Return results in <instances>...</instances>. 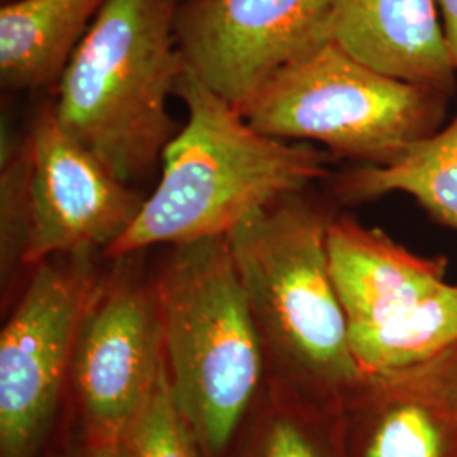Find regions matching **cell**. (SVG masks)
<instances>
[{
	"instance_id": "e0dca14e",
	"label": "cell",
	"mask_w": 457,
	"mask_h": 457,
	"mask_svg": "<svg viewBox=\"0 0 457 457\" xmlns=\"http://www.w3.org/2000/svg\"><path fill=\"white\" fill-rule=\"evenodd\" d=\"M2 146L7 147L4 143ZM31 232V154L28 137L16 147H2L0 177V268L2 285H9L24 266Z\"/></svg>"
},
{
	"instance_id": "30bf717a",
	"label": "cell",
	"mask_w": 457,
	"mask_h": 457,
	"mask_svg": "<svg viewBox=\"0 0 457 457\" xmlns=\"http://www.w3.org/2000/svg\"><path fill=\"white\" fill-rule=\"evenodd\" d=\"M349 457H457V343L364 373L341 407Z\"/></svg>"
},
{
	"instance_id": "4fadbf2b",
	"label": "cell",
	"mask_w": 457,
	"mask_h": 457,
	"mask_svg": "<svg viewBox=\"0 0 457 457\" xmlns=\"http://www.w3.org/2000/svg\"><path fill=\"white\" fill-rule=\"evenodd\" d=\"M105 0H11L0 7V83L5 90L58 85Z\"/></svg>"
},
{
	"instance_id": "3957f363",
	"label": "cell",
	"mask_w": 457,
	"mask_h": 457,
	"mask_svg": "<svg viewBox=\"0 0 457 457\" xmlns=\"http://www.w3.org/2000/svg\"><path fill=\"white\" fill-rule=\"evenodd\" d=\"M181 0H105L56 85L62 129L134 185L177 136L168 112L185 62L175 37Z\"/></svg>"
},
{
	"instance_id": "ac0fdd59",
	"label": "cell",
	"mask_w": 457,
	"mask_h": 457,
	"mask_svg": "<svg viewBox=\"0 0 457 457\" xmlns=\"http://www.w3.org/2000/svg\"><path fill=\"white\" fill-rule=\"evenodd\" d=\"M111 457H205L170 392L168 375Z\"/></svg>"
},
{
	"instance_id": "277c9868",
	"label": "cell",
	"mask_w": 457,
	"mask_h": 457,
	"mask_svg": "<svg viewBox=\"0 0 457 457\" xmlns=\"http://www.w3.org/2000/svg\"><path fill=\"white\" fill-rule=\"evenodd\" d=\"M154 283L170 392L205 457H224L268 383L228 236L171 245Z\"/></svg>"
},
{
	"instance_id": "9c48e42d",
	"label": "cell",
	"mask_w": 457,
	"mask_h": 457,
	"mask_svg": "<svg viewBox=\"0 0 457 457\" xmlns=\"http://www.w3.org/2000/svg\"><path fill=\"white\" fill-rule=\"evenodd\" d=\"M28 145L31 232L24 266L77 251L104 253L131 228L146 196L71 139L53 107L36 117Z\"/></svg>"
},
{
	"instance_id": "8fae6325",
	"label": "cell",
	"mask_w": 457,
	"mask_h": 457,
	"mask_svg": "<svg viewBox=\"0 0 457 457\" xmlns=\"http://www.w3.org/2000/svg\"><path fill=\"white\" fill-rule=\"evenodd\" d=\"M327 253L349 341L400 319L447 283L444 256L417 254L353 215L330 220Z\"/></svg>"
},
{
	"instance_id": "ffe728a7",
	"label": "cell",
	"mask_w": 457,
	"mask_h": 457,
	"mask_svg": "<svg viewBox=\"0 0 457 457\" xmlns=\"http://www.w3.org/2000/svg\"><path fill=\"white\" fill-rule=\"evenodd\" d=\"M54 457H102L98 456V454H94V453H90V451H87L85 447H77V449H73V451H68V453H63V454H58V456Z\"/></svg>"
},
{
	"instance_id": "8992f818",
	"label": "cell",
	"mask_w": 457,
	"mask_h": 457,
	"mask_svg": "<svg viewBox=\"0 0 457 457\" xmlns=\"http://www.w3.org/2000/svg\"><path fill=\"white\" fill-rule=\"evenodd\" d=\"M132 258L112 260L98 277L70 366L82 447L102 457L112 456L166 373L156 283L139 275Z\"/></svg>"
},
{
	"instance_id": "ba28073f",
	"label": "cell",
	"mask_w": 457,
	"mask_h": 457,
	"mask_svg": "<svg viewBox=\"0 0 457 457\" xmlns=\"http://www.w3.org/2000/svg\"><path fill=\"white\" fill-rule=\"evenodd\" d=\"M185 66L237 111L262 83L332 41L330 0H181Z\"/></svg>"
},
{
	"instance_id": "d6986e66",
	"label": "cell",
	"mask_w": 457,
	"mask_h": 457,
	"mask_svg": "<svg viewBox=\"0 0 457 457\" xmlns=\"http://www.w3.org/2000/svg\"><path fill=\"white\" fill-rule=\"evenodd\" d=\"M442 17V26L453 63L457 70V0H436Z\"/></svg>"
},
{
	"instance_id": "7a4b0ae2",
	"label": "cell",
	"mask_w": 457,
	"mask_h": 457,
	"mask_svg": "<svg viewBox=\"0 0 457 457\" xmlns=\"http://www.w3.org/2000/svg\"><path fill=\"white\" fill-rule=\"evenodd\" d=\"M175 96L185 102L188 120L164 149L156 190L131 228L104 251L109 260L228 236L245 217L330 179L328 151L256 131L188 68Z\"/></svg>"
},
{
	"instance_id": "44dd1931",
	"label": "cell",
	"mask_w": 457,
	"mask_h": 457,
	"mask_svg": "<svg viewBox=\"0 0 457 457\" xmlns=\"http://www.w3.org/2000/svg\"><path fill=\"white\" fill-rule=\"evenodd\" d=\"M4 2H11V0H2V4H4Z\"/></svg>"
},
{
	"instance_id": "5b68a950",
	"label": "cell",
	"mask_w": 457,
	"mask_h": 457,
	"mask_svg": "<svg viewBox=\"0 0 457 457\" xmlns=\"http://www.w3.org/2000/svg\"><path fill=\"white\" fill-rule=\"evenodd\" d=\"M451 96L379 73L330 41L273 73L239 114L266 136L390 166L442 129Z\"/></svg>"
},
{
	"instance_id": "9a60e30c",
	"label": "cell",
	"mask_w": 457,
	"mask_h": 457,
	"mask_svg": "<svg viewBox=\"0 0 457 457\" xmlns=\"http://www.w3.org/2000/svg\"><path fill=\"white\" fill-rule=\"evenodd\" d=\"M228 453L230 457H349L341 409L315 405L268 381Z\"/></svg>"
},
{
	"instance_id": "52a82bcc",
	"label": "cell",
	"mask_w": 457,
	"mask_h": 457,
	"mask_svg": "<svg viewBox=\"0 0 457 457\" xmlns=\"http://www.w3.org/2000/svg\"><path fill=\"white\" fill-rule=\"evenodd\" d=\"M94 251L33 266L0 334V457H39L54 424L79 327L98 277Z\"/></svg>"
},
{
	"instance_id": "5bb4252c",
	"label": "cell",
	"mask_w": 457,
	"mask_h": 457,
	"mask_svg": "<svg viewBox=\"0 0 457 457\" xmlns=\"http://www.w3.org/2000/svg\"><path fill=\"white\" fill-rule=\"evenodd\" d=\"M330 196L343 204L370 202L393 192L413 196L427 213L457 230V115L410 147L390 166L361 164L330 177Z\"/></svg>"
},
{
	"instance_id": "2e32d148",
	"label": "cell",
	"mask_w": 457,
	"mask_h": 457,
	"mask_svg": "<svg viewBox=\"0 0 457 457\" xmlns=\"http://www.w3.org/2000/svg\"><path fill=\"white\" fill-rule=\"evenodd\" d=\"M457 343V285L445 283L386 326L351 337L364 373H379L430 358Z\"/></svg>"
},
{
	"instance_id": "7c38bea8",
	"label": "cell",
	"mask_w": 457,
	"mask_h": 457,
	"mask_svg": "<svg viewBox=\"0 0 457 457\" xmlns=\"http://www.w3.org/2000/svg\"><path fill=\"white\" fill-rule=\"evenodd\" d=\"M332 41L376 71L453 94V63L436 0H330Z\"/></svg>"
},
{
	"instance_id": "6da1fadb",
	"label": "cell",
	"mask_w": 457,
	"mask_h": 457,
	"mask_svg": "<svg viewBox=\"0 0 457 457\" xmlns=\"http://www.w3.org/2000/svg\"><path fill=\"white\" fill-rule=\"evenodd\" d=\"M307 190L245 217L228 241L262 336L268 381L341 409L364 371L330 275L327 230L336 211Z\"/></svg>"
}]
</instances>
